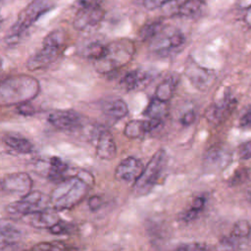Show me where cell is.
<instances>
[{
	"instance_id": "cell-5",
	"label": "cell",
	"mask_w": 251,
	"mask_h": 251,
	"mask_svg": "<svg viewBox=\"0 0 251 251\" xmlns=\"http://www.w3.org/2000/svg\"><path fill=\"white\" fill-rule=\"evenodd\" d=\"M66 44V32L59 28L52 30L44 37L41 48L27 60L26 68L29 71H38L47 68L60 57Z\"/></svg>"
},
{
	"instance_id": "cell-21",
	"label": "cell",
	"mask_w": 251,
	"mask_h": 251,
	"mask_svg": "<svg viewBox=\"0 0 251 251\" xmlns=\"http://www.w3.org/2000/svg\"><path fill=\"white\" fill-rule=\"evenodd\" d=\"M4 143L21 154H28L33 151V144L25 137L17 133H8L3 136Z\"/></svg>"
},
{
	"instance_id": "cell-46",
	"label": "cell",
	"mask_w": 251,
	"mask_h": 251,
	"mask_svg": "<svg viewBox=\"0 0 251 251\" xmlns=\"http://www.w3.org/2000/svg\"><path fill=\"white\" fill-rule=\"evenodd\" d=\"M249 199H250V201H251V192L249 193Z\"/></svg>"
},
{
	"instance_id": "cell-33",
	"label": "cell",
	"mask_w": 251,
	"mask_h": 251,
	"mask_svg": "<svg viewBox=\"0 0 251 251\" xmlns=\"http://www.w3.org/2000/svg\"><path fill=\"white\" fill-rule=\"evenodd\" d=\"M239 240L240 238L234 236L232 233L230 235H226V236H223L219 243L220 245L223 247V248H226V249H233V248H236L239 244Z\"/></svg>"
},
{
	"instance_id": "cell-43",
	"label": "cell",
	"mask_w": 251,
	"mask_h": 251,
	"mask_svg": "<svg viewBox=\"0 0 251 251\" xmlns=\"http://www.w3.org/2000/svg\"><path fill=\"white\" fill-rule=\"evenodd\" d=\"M204 206H205V198L203 196L195 197L191 203V207H193L194 209H196L200 212L203 210Z\"/></svg>"
},
{
	"instance_id": "cell-13",
	"label": "cell",
	"mask_w": 251,
	"mask_h": 251,
	"mask_svg": "<svg viewBox=\"0 0 251 251\" xmlns=\"http://www.w3.org/2000/svg\"><path fill=\"white\" fill-rule=\"evenodd\" d=\"M144 166L142 162L132 156L126 157L120 162L115 170V178L124 182L135 181L141 175Z\"/></svg>"
},
{
	"instance_id": "cell-45",
	"label": "cell",
	"mask_w": 251,
	"mask_h": 251,
	"mask_svg": "<svg viewBox=\"0 0 251 251\" xmlns=\"http://www.w3.org/2000/svg\"><path fill=\"white\" fill-rule=\"evenodd\" d=\"M2 21H3V20H2V18L0 17V25H1V24H2Z\"/></svg>"
},
{
	"instance_id": "cell-7",
	"label": "cell",
	"mask_w": 251,
	"mask_h": 251,
	"mask_svg": "<svg viewBox=\"0 0 251 251\" xmlns=\"http://www.w3.org/2000/svg\"><path fill=\"white\" fill-rule=\"evenodd\" d=\"M185 42L184 34L176 28H166L151 40V50L158 56L167 57L178 51Z\"/></svg>"
},
{
	"instance_id": "cell-25",
	"label": "cell",
	"mask_w": 251,
	"mask_h": 251,
	"mask_svg": "<svg viewBox=\"0 0 251 251\" xmlns=\"http://www.w3.org/2000/svg\"><path fill=\"white\" fill-rule=\"evenodd\" d=\"M168 113V102L161 101L154 97L151 102L148 104L147 108L144 111V115L147 118H154V119H161L165 118Z\"/></svg>"
},
{
	"instance_id": "cell-44",
	"label": "cell",
	"mask_w": 251,
	"mask_h": 251,
	"mask_svg": "<svg viewBox=\"0 0 251 251\" xmlns=\"http://www.w3.org/2000/svg\"><path fill=\"white\" fill-rule=\"evenodd\" d=\"M243 21L249 27H251V6L246 10L243 16Z\"/></svg>"
},
{
	"instance_id": "cell-39",
	"label": "cell",
	"mask_w": 251,
	"mask_h": 251,
	"mask_svg": "<svg viewBox=\"0 0 251 251\" xmlns=\"http://www.w3.org/2000/svg\"><path fill=\"white\" fill-rule=\"evenodd\" d=\"M104 0H75V7L78 10V9H81V8L101 6V3Z\"/></svg>"
},
{
	"instance_id": "cell-41",
	"label": "cell",
	"mask_w": 251,
	"mask_h": 251,
	"mask_svg": "<svg viewBox=\"0 0 251 251\" xmlns=\"http://www.w3.org/2000/svg\"><path fill=\"white\" fill-rule=\"evenodd\" d=\"M195 119H196L195 112L193 110H190L182 115V117L180 118V123L182 126H190L191 124L194 123Z\"/></svg>"
},
{
	"instance_id": "cell-18",
	"label": "cell",
	"mask_w": 251,
	"mask_h": 251,
	"mask_svg": "<svg viewBox=\"0 0 251 251\" xmlns=\"http://www.w3.org/2000/svg\"><path fill=\"white\" fill-rule=\"evenodd\" d=\"M171 3L175 8L172 13L185 18L197 17L204 7L203 0H172Z\"/></svg>"
},
{
	"instance_id": "cell-1",
	"label": "cell",
	"mask_w": 251,
	"mask_h": 251,
	"mask_svg": "<svg viewBox=\"0 0 251 251\" xmlns=\"http://www.w3.org/2000/svg\"><path fill=\"white\" fill-rule=\"evenodd\" d=\"M94 182L87 172L66 176L57 183L50 196V203L55 210H68L79 204L88 194Z\"/></svg>"
},
{
	"instance_id": "cell-10",
	"label": "cell",
	"mask_w": 251,
	"mask_h": 251,
	"mask_svg": "<svg viewBox=\"0 0 251 251\" xmlns=\"http://www.w3.org/2000/svg\"><path fill=\"white\" fill-rule=\"evenodd\" d=\"M32 179L26 173H14L0 179V190L24 196L31 191Z\"/></svg>"
},
{
	"instance_id": "cell-9",
	"label": "cell",
	"mask_w": 251,
	"mask_h": 251,
	"mask_svg": "<svg viewBox=\"0 0 251 251\" xmlns=\"http://www.w3.org/2000/svg\"><path fill=\"white\" fill-rule=\"evenodd\" d=\"M44 195L39 191H29L22 196L19 201L13 202L8 206V212L14 215L24 216L38 210L47 209L43 202Z\"/></svg>"
},
{
	"instance_id": "cell-23",
	"label": "cell",
	"mask_w": 251,
	"mask_h": 251,
	"mask_svg": "<svg viewBox=\"0 0 251 251\" xmlns=\"http://www.w3.org/2000/svg\"><path fill=\"white\" fill-rule=\"evenodd\" d=\"M67 171H68V165L61 158L54 156L50 159L49 170L47 173V176L50 180L58 183L59 181H61L66 177L65 173Z\"/></svg>"
},
{
	"instance_id": "cell-19",
	"label": "cell",
	"mask_w": 251,
	"mask_h": 251,
	"mask_svg": "<svg viewBox=\"0 0 251 251\" xmlns=\"http://www.w3.org/2000/svg\"><path fill=\"white\" fill-rule=\"evenodd\" d=\"M150 79V75L141 70H134L126 73L121 79V87L129 91L137 89L141 85H145Z\"/></svg>"
},
{
	"instance_id": "cell-22",
	"label": "cell",
	"mask_w": 251,
	"mask_h": 251,
	"mask_svg": "<svg viewBox=\"0 0 251 251\" xmlns=\"http://www.w3.org/2000/svg\"><path fill=\"white\" fill-rule=\"evenodd\" d=\"M176 82H177V78H176L173 75L164 79L157 86L155 91V97L161 101L169 102L174 95Z\"/></svg>"
},
{
	"instance_id": "cell-11",
	"label": "cell",
	"mask_w": 251,
	"mask_h": 251,
	"mask_svg": "<svg viewBox=\"0 0 251 251\" xmlns=\"http://www.w3.org/2000/svg\"><path fill=\"white\" fill-rule=\"evenodd\" d=\"M105 14L106 12L101 6L78 9L74 18L73 25L77 30L88 29L98 25L103 21Z\"/></svg>"
},
{
	"instance_id": "cell-31",
	"label": "cell",
	"mask_w": 251,
	"mask_h": 251,
	"mask_svg": "<svg viewBox=\"0 0 251 251\" xmlns=\"http://www.w3.org/2000/svg\"><path fill=\"white\" fill-rule=\"evenodd\" d=\"M67 244L60 241H52V242H40L31 247L32 250L36 251H47V250H67L70 249Z\"/></svg>"
},
{
	"instance_id": "cell-30",
	"label": "cell",
	"mask_w": 251,
	"mask_h": 251,
	"mask_svg": "<svg viewBox=\"0 0 251 251\" xmlns=\"http://www.w3.org/2000/svg\"><path fill=\"white\" fill-rule=\"evenodd\" d=\"M250 232H251V225L246 220L237 221L234 224L231 231V233L238 238L247 237L250 234Z\"/></svg>"
},
{
	"instance_id": "cell-32",
	"label": "cell",
	"mask_w": 251,
	"mask_h": 251,
	"mask_svg": "<svg viewBox=\"0 0 251 251\" xmlns=\"http://www.w3.org/2000/svg\"><path fill=\"white\" fill-rule=\"evenodd\" d=\"M48 229L53 234H57V235L68 234L73 229V226H71V225H69L67 223H64V222H62L60 220L59 222L54 224L52 226H50Z\"/></svg>"
},
{
	"instance_id": "cell-12",
	"label": "cell",
	"mask_w": 251,
	"mask_h": 251,
	"mask_svg": "<svg viewBox=\"0 0 251 251\" xmlns=\"http://www.w3.org/2000/svg\"><path fill=\"white\" fill-rule=\"evenodd\" d=\"M236 99L230 94H226L221 101L211 105L205 113V118L212 125L223 123L235 109Z\"/></svg>"
},
{
	"instance_id": "cell-20",
	"label": "cell",
	"mask_w": 251,
	"mask_h": 251,
	"mask_svg": "<svg viewBox=\"0 0 251 251\" xmlns=\"http://www.w3.org/2000/svg\"><path fill=\"white\" fill-rule=\"evenodd\" d=\"M102 111L109 118L121 120L127 115L128 108L126 103L123 99L115 98L105 101L102 105Z\"/></svg>"
},
{
	"instance_id": "cell-3",
	"label": "cell",
	"mask_w": 251,
	"mask_h": 251,
	"mask_svg": "<svg viewBox=\"0 0 251 251\" xmlns=\"http://www.w3.org/2000/svg\"><path fill=\"white\" fill-rule=\"evenodd\" d=\"M135 54V44L128 38H119L106 44L103 56L94 61L100 74H109L126 66Z\"/></svg>"
},
{
	"instance_id": "cell-47",
	"label": "cell",
	"mask_w": 251,
	"mask_h": 251,
	"mask_svg": "<svg viewBox=\"0 0 251 251\" xmlns=\"http://www.w3.org/2000/svg\"><path fill=\"white\" fill-rule=\"evenodd\" d=\"M0 1H1V0H0Z\"/></svg>"
},
{
	"instance_id": "cell-6",
	"label": "cell",
	"mask_w": 251,
	"mask_h": 251,
	"mask_svg": "<svg viewBox=\"0 0 251 251\" xmlns=\"http://www.w3.org/2000/svg\"><path fill=\"white\" fill-rule=\"evenodd\" d=\"M167 162V154L164 149H159L144 167L139 177L134 181L133 191L136 195L142 196L151 191L157 183Z\"/></svg>"
},
{
	"instance_id": "cell-40",
	"label": "cell",
	"mask_w": 251,
	"mask_h": 251,
	"mask_svg": "<svg viewBox=\"0 0 251 251\" xmlns=\"http://www.w3.org/2000/svg\"><path fill=\"white\" fill-rule=\"evenodd\" d=\"M102 205H103V200L98 195H93L88 200V207L92 212L99 210Z\"/></svg>"
},
{
	"instance_id": "cell-2",
	"label": "cell",
	"mask_w": 251,
	"mask_h": 251,
	"mask_svg": "<svg viewBox=\"0 0 251 251\" xmlns=\"http://www.w3.org/2000/svg\"><path fill=\"white\" fill-rule=\"evenodd\" d=\"M40 90L38 80L27 75H16L0 81V106L20 105L34 99Z\"/></svg>"
},
{
	"instance_id": "cell-16",
	"label": "cell",
	"mask_w": 251,
	"mask_h": 251,
	"mask_svg": "<svg viewBox=\"0 0 251 251\" xmlns=\"http://www.w3.org/2000/svg\"><path fill=\"white\" fill-rule=\"evenodd\" d=\"M117 154V146L112 133L108 130H101L96 144V155L102 160H112Z\"/></svg>"
},
{
	"instance_id": "cell-17",
	"label": "cell",
	"mask_w": 251,
	"mask_h": 251,
	"mask_svg": "<svg viewBox=\"0 0 251 251\" xmlns=\"http://www.w3.org/2000/svg\"><path fill=\"white\" fill-rule=\"evenodd\" d=\"M230 155L227 151L221 147H213L208 150L204 157V164L210 171L223 170L228 166Z\"/></svg>"
},
{
	"instance_id": "cell-14",
	"label": "cell",
	"mask_w": 251,
	"mask_h": 251,
	"mask_svg": "<svg viewBox=\"0 0 251 251\" xmlns=\"http://www.w3.org/2000/svg\"><path fill=\"white\" fill-rule=\"evenodd\" d=\"M22 217L27 225L35 228H49L60 221L59 216L49 209L38 210Z\"/></svg>"
},
{
	"instance_id": "cell-28",
	"label": "cell",
	"mask_w": 251,
	"mask_h": 251,
	"mask_svg": "<svg viewBox=\"0 0 251 251\" xmlns=\"http://www.w3.org/2000/svg\"><path fill=\"white\" fill-rule=\"evenodd\" d=\"M105 47L106 45L102 44L101 42L98 41H94L89 43L83 51V54L85 57H87L88 59H91L93 61H96L98 59H100L105 51Z\"/></svg>"
},
{
	"instance_id": "cell-24",
	"label": "cell",
	"mask_w": 251,
	"mask_h": 251,
	"mask_svg": "<svg viewBox=\"0 0 251 251\" xmlns=\"http://www.w3.org/2000/svg\"><path fill=\"white\" fill-rule=\"evenodd\" d=\"M164 27H165L164 23L161 20H155V21L149 22L144 25H142V27L139 29L138 37L141 41L152 40L164 29Z\"/></svg>"
},
{
	"instance_id": "cell-38",
	"label": "cell",
	"mask_w": 251,
	"mask_h": 251,
	"mask_svg": "<svg viewBox=\"0 0 251 251\" xmlns=\"http://www.w3.org/2000/svg\"><path fill=\"white\" fill-rule=\"evenodd\" d=\"M207 247L205 244L202 243H186L179 245L176 250L179 251H200V250H206Z\"/></svg>"
},
{
	"instance_id": "cell-26",
	"label": "cell",
	"mask_w": 251,
	"mask_h": 251,
	"mask_svg": "<svg viewBox=\"0 0 251 251\" xmlns=\"http://www.w3.org/2000/svg\"><path fill=\"white\" fill-rule=\"evenodd\" d=\"M21 237V231L10 224H0V238L4 244L14 245Z\"/></svg>"
},
{
	"instance_id": "cell-15",
	"label": "cell",
	"mask_w": 251,
	"mask_h": 251,
	"mask_svg": "<svg viewBox=\"0 0 251 251\" xmlns=\"http://www.w3.org/2000/svg\"><path fill=\"white\" fill-rule=\"evenodd\" d=\"M185 75L192 84L200 90H207L214 82L213 73L197 65L187 66L185 68Z\"/></svg>"
},
{
	"instance_id": "cell-37",
	"label": "cell",
	"mask_w": 251,
	"mask_h": 251,
	"mask_svg": "<svg viewBox=\"0 0 251 251\" xmlns=\"http://www.w3.org/2000/svg\"><path fill=\"white\" fill-rule=\"evenodd\" d=\"M17 110H18V113H20L23 116H32L36 112L35 107L32 106L29 102H25L18 105Z\"/></svg>"
},
{
	"instance_id": "cell-29",
	"label": "cell",
	"mask_w": 251,
	"mask_h": 251,
	"mask_svg": "<svg viewBox=\"0 0 251 251\" xmlns=\"http://www.w3.org/2000/svg\"><path fill=\"white\" fill-rule=\"evenodd\" d=\"M250 171L247 168H240L234 172V174L228 178L227 183L229 186H236L244 183L249 178Z\"/></svg>"
},
{
	"instance_id": "cell-35",
	"label": "cell",
	"mask_w": 251,
	"mask_h": 251,
	"mask_svg": "<svg viewBox=\"0 0 251 251\" xmlns=\"http://www.w3.org/2000/svg\"><path fill=\"white\" fill-rule=\"evenodd\" d=\"M171 1L172 0H142V4L143 7L147 10H155L164 7Z\"/></svg>"
},
{
	"instance_id": "cell-4",
	"label": "cell",
	"mask_w": 251,
	"mask_h": 251,
	"mask_svg": "<svg viewBox=\"0 0 251 251\" xmlns=\"http://www.w3.org/2000/svg\"><path fill=\"white\" fill-rule=\"evenodd\" d=\"M54 7L55 3L53 0H32L19 13L17 21L9 28L5 36V43L10 46L18 44L28 28Z\"/></svg>"
},
{
	"instance_id": "cell-27",
	"label": "cell",
	"mask_w": 251,
	"mask_h": 251,
	"mask_svg": "<svg viewBox=\"0 0 251 251\" xmlns=\"http://www.w3.org/2000/svg\"><path fill=\"white\" fill-rule=\"evenodd\" d=\"M124 133L128 138H137L146 133L144 128V121L132 120L126 125Z\"/></svg>"
},
{
	"instance_id": "cell-8",
	"label": "cell",
	"mask_w": 251,
	"mask_h": 251,
	"mask_svg": "<svg viewBox=\"0 0 251 251\" xmlns=\"http://www.w3.org/2000/svg\"><path fill=\"white\" fill-rule=\"evenodd\" d=\"M49 123L64 131H74L83 126L82 116L74 110H57L48 116Z\"/></svg>"
},
{
	"instance_id": "cell-36",
	"label": "cell",
	"mask_w": 251,
	"mask_h": 251,
	"mask_svg": "<svg viewBox=\"0 0 251 251\" xmlns=\"http://www.w3.org/2000/svg\"><path fill=\"white\" fill-rule=\"evenodd\" d=\"M238 155L240 159L248 160L251 158V140L243 142L238 147Z\"/></svg>"
},
{
	"instance_id": "cell-42",
	"label": "cell",
	"mask_w": 251,
	"mask_h": 251,
	"mask_svg": "<svg viewBox=\"0 0 251 251\" xmlns=\"http://www.w3.org/2000/svg\"><path fill=\"white\" fill-rule=\"evenodd\" d=\"M239 126L244 128H250L251 127V105L248 108V110L245 112V114L240 118Z\"/></svg>"
},
{
	"instance_id": "cell-34",
	"label": "cell",
	"mask_w": 251,
	"mask_h": 251,
	"mask_svg": "<svg viewBox=\"0 0 251 251\" xmlns=\"http://www.w3.org/2000/svg\"><path fill=\"white\" fill-rule=\"evenodd\" d=\"M199 214H200V211L194 209L193 207H190L189 209L183 211V212L180 214L179 219H180V221H182V222L189 223V222H191V221H194V220L198 217Z\"/></svg>"
}]
</instances>
